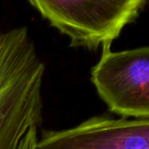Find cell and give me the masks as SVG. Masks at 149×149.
<instances>
[{"instance_id":"cell-5","label":"cell","mask_w":149,"mask_h":149,"mask_svg":"<svg viewBox=\"0 0 149 149\" xmlns=\"http://www.w3.org/2000/svg\"><path fill=\"white\" fill-rule=\"evenodd\" d=\"M38 128L33 127L29 130L26 135L22 140L18 149H35L36 142L38 140Z\"/></svg>"},{"instance_id":"cell-2","label":"cell","mask_w":149,"mask_h":149,"mask_svg":"<svg viewBox=\"0 0 149 149\" xmlns=\"http://www.w3.org/2000/svg\"><path fill=\"white\" fill-rule=\"evenodd\" d=\"M74 48L111 49L126 26L134 22L147 0H28Z\"/></svg>"},{"instance_id":"cell-4","label":"cell","mask_w":149,"mask_h":149,"mask_svg":"<svg viewBox=\"0 0 149 149\" xmlns=\"http://www.w3.org/2000/svg\"><path fill=\"white\" fill-rule=\"evenodd\" d=\"M35 149H149V118L92 117L69 129L45 131Z\"/></svg>"},{"instance_id":"cell-3","label":"cell","mask_w":149,"mask_h":149,"mask_svg":"<svg viewBox=\"0 0 149 149\" xmlns=\"http://www.w3.org/2000/svg\"><path fill=\"white\" fill-rule=\"evenodd\" d=\"M91 82L112 113L122 118H149V46L102 50L91 69Z\"/></svg>"},{"instance_id":"cell-1","label":"cell","mask_w":149,"mask_h":149,"mask_svg":"<svg viewBox=\"0 0 149 149\" xmlns=\"http://www.w3.org/2000/svg\"><path fill=\"white\" fill-rule=\"evenodd\" d=\"M45 64L26 26L0 33V149H18L43 120Z\"/></svg>"}]
</instances>
